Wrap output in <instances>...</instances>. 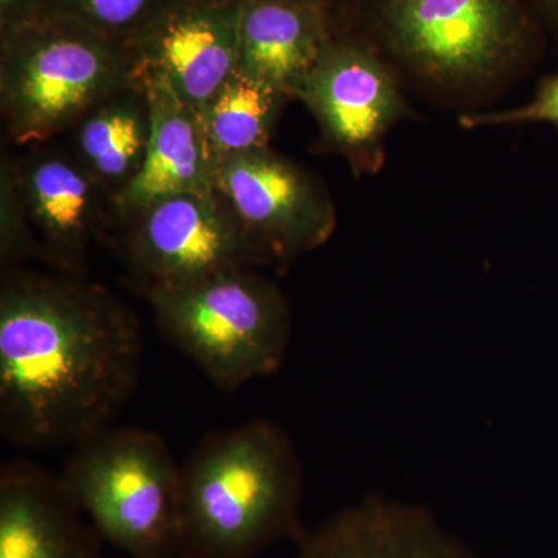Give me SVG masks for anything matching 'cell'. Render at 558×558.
Here are the masks:
<instances>
[{
    "label": "cell",
    "instance_id": "20",
    "mask_svg": "<svg viewBox=\"0 0 558 558\" xmlns=\"http://www.w3.org/2000/svg\"><path fill=\"white\" fill-rule=\"evenodd\" d=\"M464 128L508 126L521 123H548L558 128V72L539 84L534 98L519 108L462 117Z\"/></svg>",
    "mask_w": 558,
    "mask_h": 558
},
{
    "label": "cell",
    "instance_id": "13",
    "mask_svg": "<svg viewBox=\"0 0 558 558\" xmlns=\"http://www.w3.org/2000/svg\"><path fill=\"white\" fill-rule=\"evenodd\" d=\"M101 535L61 476L31 462L0 473V558H101Z\"/></svg>",
    "mask_w": 558,
    "mask_h": 558
},
{
    "label": "cell",
    "instance_id": "11",
    "mask_svg": "<svg viewBox=\"0 0 558 558\" xmlns=\"http://www.w3.org/2000/svg\"><path fill=\"white\" fill-rule=\"evenodd\" d=\"M22 207L44 250V260L61 274L80 275L97 230L116 216V205L70 150L28 146L3 157Z\"/></svg>",
    "mask_w": 558,
    "mask_h": 558
},
{
    "label": "cell",
    "instance_id": "6",
    "mask_svg": "<svg viewBox=\"0 0 558 558\" xmlns=\"http://www.w3.org/2000/svg\"><path fill=\"white\" fill-rule=\"evenodd\" d=\"M389 43L442 86H480L509 69L527 39L513 0H387Z\"/></svg>",
    "mask_w": 558,
    "mask_h": 558
},
{
    "label": "cell",
    "instance_id": "9",
    "mask_svg": "<svg viewBox=\"0 0 558 558\" xmlns=\"http://www.w3.org/2000/svg\"><path fill=\"white\" fill-rule=\"evenodd\" d=\"M300 100L314 113L323 138L357 174L384 163L385 137L403 113L395 76L369 51L326 46Z\"/></svg>",
    "mask_w": 558,
    "mask_h": 558
},
{
    "label": "cell",
    "instance_id": "3",
    "mask_svg": "<svg viewBox=\"0 0 558 558\" xmlns=\"http://www.w3.org/2000/svg\"><path fill=\"white\" fill-rule=\"evenodd\" d=\"M145 296L161 336L223 391L277 373L284 360L288 301L252 269L148 289Z\"/></svg>",
    "mask_w": 558,
    "mask_h": 558
},
{
    "label": "cell",
    "instance_id": "1",
    "mask_svg": "<svg viewBox=\"0 0 558 558\" xmlns=\"http://www.w3.org/2000/svg\"><path fill=\"white\" fill-rule=\"evenodd\" d=\"M138 319L78 275L3 270L0 428L25 449L76 444L110 427L134 395Z\"/></svg>",
    "mask_w": 558,
    "mask_h": 558
},
{
    "label": "cell",
    "instance_id": "7",
    "mask_svg": "<svg viewBox=\"0 0 558 558\" xmlns=\"http://www.w3.org/2000/svg\"><path fill=\"white\" fill-rule=\"evenodd\" d=\"M121 223L124 252L143 290L264 264L218 190L165 197Z\"/></svg>",
    "mask_w": 558,
    "mask_h": 558
},
{
    "label": "cell",
    "instance_id": "22",
    "mask_svg": "<svg viewBox=\"0 0 558 558\" xmlns=\"http://www.w3.org/2000/svg\"><path fill=\"white\" fill-rule=\"evenodd\" d=\"M172 558H190V557H186L185 554H180V556L178 557H172Z\"/></svg>",
    "mask_w": 558,
    "mask_h": 558
},
{
    "label": "cell",
    "instance_id": "18",
    "mask_svg": "<svg viewBox=\"0 0 558 558\" xmlns=\"http://www.w3.org/2000/svg\"><path fill=\"white\" fill-rule=\"evenodd\" d=\"M0 259L3 269H16L22 260L43 258L44 250L33 231L9 170L0 174Z\"/></svg>",
    "mask_w": 558,
    "mask_h": 558
},
{
    "label": "cell",
    "instance_id": "12",
    "mask_svg": "<svg viewBox=\"0 0 558 558\" xmlns=\"http://www.w3.org/2000/svg\"><path fill=\"white\" fill-rule=\"evenodd\" d=\"M295 558H483L422 506L368 497L304 532Z\"/></svg>",
    "mask_w": 558,
    "mask_h": 558
},
{
    "label": "cell",
    "instance_id": "10",
    "mask_svg": "<svg viewBox=\"0 0 558 558\" xmlns=\"http://www.w3.org/2000/svg\"><path fill=\"white\" fill-rule=\"evenodd\" d=\"M241 7L163 11L134 43L135 81L201 112L236 72Z\"/></svg>",
    "mask_w": 558,
    "mask_h": 558
},
{
    "label": "cell",
    "instance_id": "21",
    "mask_svg": "<svg viewBox=\"0 0 558 558\" xmlns=\"http://www.w3.org/2000/svg\"><path fill=\"white\" fill-rule=\"evenodd\" d=\"M545 5V9L549 11L550 16L558 24V0H539Z\"/></svg>",
    "mask_w": 558,
    "mask_h": 558
},
{
    "label": "cell",
    "instance_id": "4",
    "mask_svg": "<svg viewBox=\"0 0 558 558\" xmlns=\"http://www.w3.org/2000/svg\"><path fill=\"white\" fill-rule=\"evenodd\" d=\"M61 478L110 545L132 558L182 554V468L157 433L102 429L76 444Z\"/></svg>",
    "mask_w": 558,
    "mask_h": 558
},
{
    "label": "cell",
    "instance_id": "19",
    "mask_svg": "<svg viewBox=\"0 0 558 558\" xmlns=\"http://www.w3.org/2000/svg\"><path fill=\"white\" fill-rule=\"evenodd\" d=\"M65 3L87 28L109 38L110 33L119 35L140 25L145 28L143 33L148 31L157 0H65Z\"/></svg>",
    "mask_w": 558,
    "mask_h": 558
},
{
    "label": "cell",
    "instance_id": "2",
    "mask_svg": "<svg viewBox=\"0 0 558 558\" xmlns=\"http://www.w3.org/2000/svg\"><path fill=\"white\" fill-rule=\"evenodd\" d=\"M303 475L292 440L269 421L207 436L182 468V554L255 558L300 542Z\"/></svg>",
    "mask_w": 558,
    "mask_h": 558
},
{
    "label": "cell",
    "instance_id": "5",
    "mask_svg": "<svg viewBox=\"0 0 558 558\" xmlns=\"http://www.w3.org/2000/svg\"><path fill=\"white\" fill-rule=\"evenodd\" d=\"M135 81L134 51L90 31L32 27L7 44L0 110L7 138L44 145L69 132L86 110Z\"/></svg>",
    "mask_w": 558,
    "mask_h": 558
},
{
    "label": "cell",
    "instance_id": "8",
    "mask_svg": "<svg viewBox=\"0 0 558 558\" xmlns=\"http://www.w3.org/2000/svg\"><path fill=\"white\" fill-rule=\"evenodd\" d=\"M216 190L233 209L264 264L322 247L337 213L317 180L269 148L220 161Z\"/></svg>",
    "mask_w": 558,
    "mask_h": 558
},
{
    "label": "cell",
    "instance_id": "17",
    "mask_svg": "<svg viewBox=\"0 0 558 558\" xmlns=\"http://www.w3.org/2000/svg\"><path fill=\"white\" fill-rule=\"evenodd\" d=\"M288 100L270 84L236 69L199 112L218 165L231 157L269 148L279 112Z\"/></svg>",
    "mask_w": 558,
    "mask_h": 558
},
{
    "label": "cell",
    "instance_id": "15",
    "mask_svg": "<svg viewBox=\"0 0 558 558\" xmlns=\"http://www.w3.org/2000/svg\"><path fill=\"white\" fill-rule=\"evenodd\" d=\"M328 43L315 11L293 0H247L240 16L238 69L300 100Z\"/></svg>",
    "mask_w": 558,
    "mask_h": 558
},
{
    "label": "cell",
    "instance_id": "16",
    "mask_svg": "<svg viewBox=\"0 0 558 558\" xmlns=\"http://www.w3.org/2000/svg\"><path fill=\"white\" fill-rule=\"evenodd\" d=\"M150 131L149 94L134 81L92 106L70 128V154L116 205L145 165Z\"/></svg>",
    "mask_w": 558,
    "mask_h": 558
},
{
    "label": "cell",
    "instance_id": "14",
    "mask_svg": "<svg viewBox=\"0 0 558 558\" xmlns=\"http://www.w3.org/2000/svg\"><path fill=\"white\" fill-rule=\"evenodd\" d=\"M146 90L153 110L148 154L138 178L116 202L119 222L165 197L216 190L218 161L209 149L199 112L161 87Z\"/></svg>",
    "mask_w": 558,
    "mask_h": 558
}]
</instances>
